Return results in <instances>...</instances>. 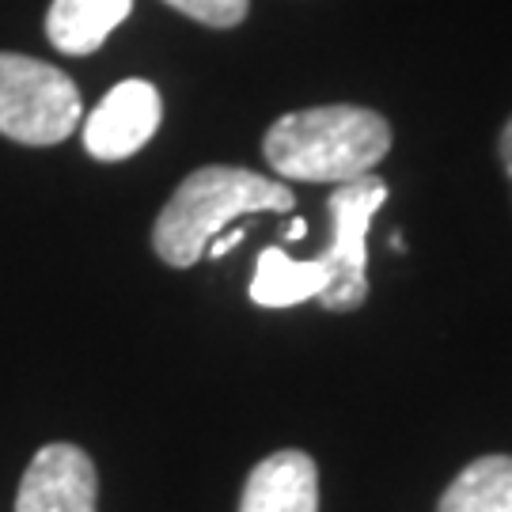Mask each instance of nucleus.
Masks as SVG:
<instances>
[{"instance_id": "1", "label": "nucleus", "mask_w": 512, "mask_h": 512, "mask_svg": "<svg viewBox=\"0 0 512 512\" xmlns=\"http://www.w3.org/2000/svg\"><path fill=\"white\" fill-rule=\"evenodd\" d=\"M262 152L277 175L300 183H353L391 152L384 114L353 103L293 110L266 129Z\"/></svg>"}, {"instance_id": "2", "label": "nucleus", "mask_w": 512, "mask_h": 512, "mask_svg": "<svg viewBox=\"0 0 512 512\" xmlns=\"http://www.w3.org/2000/svg\"><path fill=\"white\" fill-rule=\"evenodd\" d=\"M293 202L296 198L289 186L255 175L247 167H198L160 209L156 228H152V247L167 266L186 270L205 255V247L232 220L247 213H289Z\"/></svg>"}, {"instance_id": "3", "label": "nucleus", "mask_w": 512, "mask_h": 512, "mask_svg": "<svg viewBox=\"0 0 512 512\" xmlns=\"http://www.w3.org/2000/svg\"><path fill=\"white\" fill-rule=\"evenodd\" d=\"M80 92L69 76L27 54H0V133L19 145H61L80 126Z\"/></svg>"}, {"instance_id": "4", "label": "nucleus", "mask_w": 512, "mask_h": 512, "mask_svg": "<svg viewBox=\"0 0 512 512\" xmlns=\"http://www.w3.org/2000/svg\"><path fill=\"white\" fill-rule=\"evenodd\" d=\"M387 202V183L380 175H361L353 183L334 186L327 202V217L334 224V239L327 247V262L334 277H330L327 293L319 296V304L327 311H353L368 300V251L365 239L372 228V217L380 213Z\"/></svg>"}, {"instance_id": "5", "label": "nucleus", "mask_w": 512, "mask_h": 512, "mask_svg": "<svg viewBox=\"0 0 512 512\" xmlns=\"http://www.w3.org/2000/svg\"><path fill=\"white\" fill-rule=\"evenodd\" d=\"M160 118H164L160 92L148 80H122L88 114L84 148L103 164L129 160L133 152H141L152 141V133L160 129Z\"/></svg>"}, {"instance_id": "6", "label": "nucleus", "mask_w": 512, "mask_h": 512, "mask_svg": "<svg viewBox=\"0 0 512 512\" xmlns=\"http://www.w3.org/2000/svg\"><path fill=\"white\" fill-rule=\"evenodd\" d=\"M99 475L84 448L46 444L23 471L16 512H95Z\"/></svg>"}, {"instance_id": "7", "label": "nucleus", "mask_w": 512, "mask_h": 512, "mask_svg": "<svg viewBox=\"0 0 512 512\" xmlns=\"http://www.w3.org/2000/svg\"><path fill=\"white\" fill-rule=\"evenodd\" d=\"M239 512H319L315 459L296 448L266 456L243 486Z\"/></svg>"}, {"instance_id": "8", "label": "nucleus", "mask_w": 512, "mask_h": 512, "mask_svg": "<svg viewBox=\"0 0 512 512\" xmlns=\"http://www.w3.org/2000/svg\"><path fill=\"white\" fill-rule=\"evenodd\" d=\"M330 262L319 258H289L281 247H266L258 255L255 281H251V300L258 308H293L304 300H319L327 293Z\"/></svg>"}, {"instance_id": "9", "label": "nucleus", "mask_w": 512, "mask_h": 512, "mask_svg": "<svg viewBox=\"0 0 512 512\" xmlns=\"http://www.w3.org/2000/svg\"><path fill=\"white\" fill-rule=\"evenodd\" d=\"M133 12V0H54L46 12V35L61 54H95Z\"/></svg>"}, {"instance_id": "10", "label": "nucleus", "mask_w": 512, "mask_h": 512, "mask_svg": "<svg viewBox=\"0 0 512 512\" xmlns=\"http://www.w3.org/2000/svg\"><path fill=\"white\" fill-rule=\"evenodd\" d=\"M437 512H512V456L467 463L444 490Z\"/></svg>"}, {"instance_id": "11", "label": "nucleus", "mask_w": 512, "mask_h": 512, "mask_svg": "<svg viewBox=\"0 0 512 512\" xmlns=\"http://www.w3.org/2000/svg\"><path fill=\"white\" fill-rule=\"evenodd\" d=\"M171 4L175 12H183V16L198 19L205 27H239L243 19H247V8H251V0H164Z\"/></svg>"}, {"instance_id": "12", "label": "nucleus", "mask_w": 512, "mask_h": 512, "mask_svg": "<svg viewBox=\"0 0 512 512\" xmlns=\"http://www.w3.org/2000/svg\"><path fill=\"white\" fill-rule=\"evenodd\" d=\"M243 236H247L243 228H232V232L217 236L213 243H209V258H224L228 251H232V247H239V243H243Z\"/></svg>"}, {"instance_id": "13", "label": "nucleus", "mask_w": 512, "mask_h": 512, "mask_svg": "<svg viewBox=\"0 0 512 512\" xmlns=\"http://www.w3.org/2000/svg\"><path fill=\"white\" fill-rule=\"evenodd\" d=\"M501 160H505V171H509V179H512V118L505 122V129H501Z\"/></svg>"}, {"instance_id": "14", "label": "nucleus", "mask_w": 512, "mask_h": 512, "mask_svg": "<svg viewBox=\"0 0 512 512\" xmlns=\"http://www.w3.org/2000/svg\"><path fill=\"white\" fill-rule=\"evenodd\" d=\"M304 236H308V224H304V217H296L289 224V239H304Z\"/></svg>"}]
</instances>
